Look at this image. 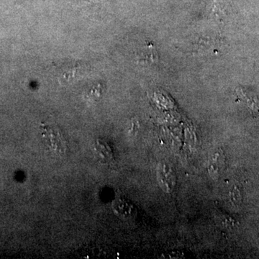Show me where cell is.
<instances>
[{"label":"cell","instance_id":"7a4b0ae2","mask_svg":"<svg viewBox=\"0 0 259 259\" xmlns=\"http://www.w3.org/2000/svg\"><path fill=\"white\" fill-rule=\"evenodd\" d=\"M42 129L44 131V137L49 142L50 148L52 147L53 150H57L59 152H62L64 151V141L60 131L47 125L42 126Z\"/></svg>","mask_w":259,"mask_h":259},{"label":"cell","instance_id":"6da1fadb","mask_svg":"<svg viewBox=\"0 0 259 259\" xmlns=\"http://www.w3.org/2000/svg\"><path fill=\"white\" fill-rule=\"evenodd\" d=\"M158 181L162 190L166 192H171L174 190L176 180L171 167L166 163H161L158 168Z\"/></svg>","mask_w":259,"mask_h":259},{"label":"cell","instance_id":"3957f363","mask_svg":"<svg viewBox=\"0 0 259 259\" xmlns=\"http://www.w3.org/2000/svg\"><path fill=\"white\" fill-rule=\"evenodd\" d=\"M90 2H94V3H99V2H102L104 0H90Z\"/></svg>","mask_w":259,"mask_h":259}]
</instances>
